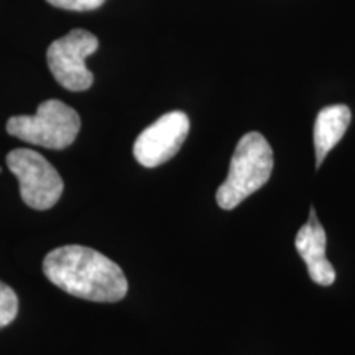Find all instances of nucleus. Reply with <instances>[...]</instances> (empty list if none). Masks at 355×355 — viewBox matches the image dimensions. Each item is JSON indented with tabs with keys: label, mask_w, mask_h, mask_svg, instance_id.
<instances>
[{
	"label": "nucleus",
	"mask_w": 355,
	"mask_h": 355,
	"mask_svg": "<svg viewBox=\"0 0 355 355\" xmlns=\"http://www.w3.org/2000/svg\"><path fill=\"white\" fill-rule=\"evenodd\" d=\"M43 273L68 295L96 303H117L125 298L128 291L121 266L97 250L83 245H64L51 250L43 260Z\"/></svg>",
	"instance_id": "obj_1"
},
{
	"label": "nucleus",
	"mask_w": 355,
	"mask_h": 355,
	"mask_svg": "<svg viewBox=\"0 0 355 355\" xmlns=\"http://www.w3.org/2000/svg\"><path fill=\"white\" fill-rule=\"evenodd\" d=\"M273 171V150L259 132H248L239 140L225 181L217 189L219 207L234 209L266 184Z\"/></svg>",
	"instance_id": "obj_2"
},
{
	"label": "nucleus",
	"mask_w": 355,
	"mask_h": 355,
	"mask_svg": "<svg viewBox=\"0 0 355 355\" xmlns=\"http://www.w3.org/2000/svg\"><path fill=\"white\" fill-rule=\"evenodd\" d=\"M79 130V114L58 99L42 102L35 115H15L7 122L8 135L51 150L68 148Z\"/></svg>",
	"instance_id": "obj_3"
},
{
	"label": "nucleus",
	"mask_w": 355,
	"mask_h": 355,
	"mask_svg": "<svg viewBox=\"0 0 355 355\" xmlns=\"http://www.w3.org/2000/svg\"><path fill=\"white\" fill-rule=\"evenodd\" d=\"M7 166L20 183V196L28 207L37 211L51 209L60 201L64 184L56 168L38 152L28 148L12 150Z\"/></svg>",
	"instance_id": "obj_4"
},
{
	"label": "nucleus",
	"mask_w": 355,
	"mask_h": 355,
	"mask_svg": "<svg viewBox=\"0 0 355 355\" xmlns=\"http://www.w3.org/2000/svg\"><path fill=\"white\" fill-rule=\"evenodd\" d=\"M99 48V40L87 30H73L48 46V68L58 83L73 92L86 91L94 76L86 66V58Z\"/></svg>",
	"instance_id": "obj_5"
},
{
	"label": "nucleus",
	"mask_w": 355,
	"mask_h": 355,
	"mask_svg": "<svg viewBox=\"0 0 355 355\" xmlns=\"http://www.w3.org/2000/svg\"><path fill=\"white\" fill-rule=\"evenodd\" d=\"M188 133V115L181 110L168 112L140 133L133 144V157L141 166L157 168L180 152Z\"/></svg>",
	"instance_id": "obj_6"
},
{
	"label": "nucleus",
	"mask_w": 355,
	"mask_h": 355,
	"mask_svg": "<svg viewBox=\"0 0 355 355\" xmlns=\"http://www.w3.org/2000/svg\"><path fill=\"white\" fill-rule=\"evenodd\" d=\"M326 230L318 220L316 211L311 207L309 220L296 234V250L308 266V273L314 283L329 286L336 282V270L326 259Z\"/></svg>",
	"instance_id": "obj_7"
},
{
	"label": "nucleus",
	"mask_w": 355,
	"mask_h": 355,
	"mask_svg": "<svg viewBox=\"0 0 355 355\" xmlns=\"http://www.w3.org/2000/svg\"><path fill=\"white\" fill-rule=\"evenodd\" d=\"M350 119H352V112L347 105L343 104L324 107L318 114L316 123H314V148H316L318 168L345 135L350 125Z\"/></svg>",
	"instance_id": "obj_8"
},
{
	"label": "nucleus",
	"mask_w": 355,
	"mask_h": 355,
	"mask_svg": "<svg viewBox=\"0 0 355 355\" xmlns=\"http://www.w3.org/2000/svg\"><path fill=\"white\" fill-rule=\"evenodd\" d=\"M19 314V298L10 286L0 282V329L13 322Z\"/></svg>",
	"instance_id": "obj_9"
},
{
	"label": "nucleus",
	"mask_w": 355,
	"mask_h": 355,
	"mask_svg": "<svg viewBox=\"0 0 355 355\" xmlns=\"http://www.w3.org/2000/svg\"><path fill=\"white\" fill-rule=\"evenodd\" d=\"M48 3L56 8L71 12H91L104 6L105 0H46Z\"/></svg>",
	"instance_id": "obj_10"
},
{
	"label": "nucleus",
	"mask_w": 355,
	"mask_h": 355,
	"mask_svg": "<svg viewBox=\"0 0 355 355\" xmlns=\"http://www.w3.org/2000/svg\"><path fill=\"white\" fill-rule=\"evenodd\" d=\"M0 173H2V168H0Z\"/></svg>",
	"instance_id": "obj_11"
}]
</instances>
